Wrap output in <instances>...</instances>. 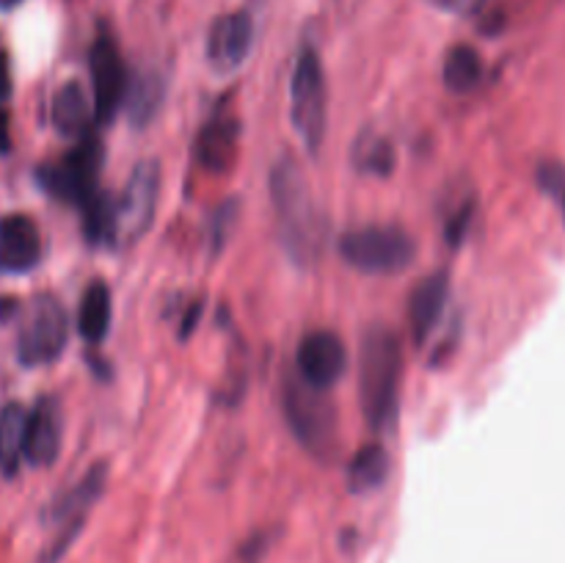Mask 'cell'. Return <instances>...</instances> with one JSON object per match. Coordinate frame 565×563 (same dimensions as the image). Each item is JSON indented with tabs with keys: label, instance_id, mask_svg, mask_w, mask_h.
Here are the masks:
<instances>
[{
	"label": "cell",
	"instance_id": "6da1fadb",
	"mask_svg": "<svg viewBox=\"0 0 565 563\" xmlns=\"http://www.w3.org/2000/svg\"><path fill=\"white\" fill-rule=\"evenodd\" d=\"M270 204H274L279 241L298 268H312L326 246V224L312 196L307 174L292 155H281L270 169Z\"/></svg>",
	"mask_w": 565,
	"mask_h": 563
},
{
	"label": "cell",
	"instance_id": "7a4b0ae2",
	"mask_svg": "<svg viewBox=\"0 0 565 563\" xmlns=\"http://www.w3.org/2000/svg\"><path fill=\"white\" fill-rule=\"evenodd\" d=\"M403 386V346L397 331L379 323L370 326L359 346V403L375 434L397 425Z\"/></svg>",
	"mask_w": 565,
	"mask_h": 563
},
{
	"label": "cell",
	"instance_id": "3957f363",
	"mask_svg": "<svg viewBox=\"0 0 565 563\" xmlns=\"http://www.w3.org/2000/svg\"><path fill=\"white\" fill-rule=\"evenodd\" d=\"M281 408H285L287 428L309 456L326 464L340 456V417L329 392L315 390L298 375H287Z\"/></svg>",
	"mask_w": 565,
	"mask_h": 563
},
{
	"label": "cell",
	"instance_id": "277c9868",
	"mask_svg": "<svg viewBox=\"0 0 565 563\" xmlns=\"http://www.w3.org/2000/svg\"><path fill=\"white\" fill-rule=\"evenodd\" d=\"M342 263L359 274L392 276L406 270L417 257V241L397 224H367L345 232L337 243Z\"/></svg>",
	"mask_w": 565,
	"mask_h": 563
},
{
	"label": "cell",
	"instance_id": "5b68a950",
	"mask_svg": "<svg viewBox=\"0 0 565 563\" xmlns=\"http://www.w3.org/2000/svg\"><path fill=\"white\" fill-rule=\"evenodd\" d=\"M290 119L309 155H318L329 125V88L318 50L301 47L290 81Z\"/></svg>",
	"mask_w": 565,
	"mask_h": 563
},
{
	"label": "cell",
	"instance_id": "8992f818",
	"mask_svg": "<svg viewBox=\"0 0 565 563\" xmlns=\"http://www.w3.org/2000/svg\"><path fill=\"white\" fill-rule=\"evenodd\" d=\"M70 342V315L50 293L33 296L20 320L17 359L22 368H44L58 362Z\"/></svg>",
	"mask_w": 565,
	"mask_h": 563
},
{
	"label": "cell",
	"instance_id": "52a82bcc",
	"mask_svg": "<svg viewBox=\"0 0 565 563\" xmlns=\"http://www.w3.org/2000/svg\"><path fill=\"white\" fill-rule=\"evenodd\" d=\"M103 160H105L103 144H99V138L92 132V136L81 138L77 147L70 149L64 158L39 166L36 182L53 199H61V202L83 208V204L97 193Z\"/></svg>",
	"mask_w": 565,
	"mask_h": 563
},
{
	"label": "cell",
	"instance_id": "ba28073f",
	"mask_svg": "<svg viewBox=\"0 0 565 563\" xmlns=\"http://www.w3.org/2000/svg\"><path fill=\"white\" fill-rule=\"evenodd\" d=\"M105 484H108V464L99 461L88 467L86 475L75 486H70L58 500H53L47 511V522L58 533H55L47 552H44V563H58L64 557V552L70 550V544L77 539L83 524H86V517L94 508V502L103 497Z\"/></svg>",
	"mask_w": 565,
	"mask_h": 563
},
{
	"label": "cell",
	"instance_id": "9c48e42d",
	"mask_svg": "<svg viewBox=\"0 0 565 563\" xmlns=\"http://www.w3.org/2000/svg\"><path fill=\"white\" fill-rule=\"evenodd\" d=\"M88 70H92V103L97 121H110L121 110L127 86H130V72L119 53V44L114 42L108 31H99L88 53Z\"/></svg>",
	"mask_w": 565,
	"mask_h": 563
},
{
	"label": "cell",
	"instance_id": "30bf717a",
	"mask_svg": "<svg viewBox=\"0 0 565 563\" xmlns=\"http://www.w3.org/2000/svg\"><path fill=\"white\" fill-rule=\"evenodd\" d=\"M160 199V163L154 158L141 160L127 180L125 193L116 202L119 213V241L136 243L152 226Z\"/></svg>",
	"mask_w": 565,
	"mask_h": 563
},
{
	"label": "cell",
	"instance_id": "8fae6325",
	"mask_svg": "<svg viewBox=\"0 0 565 563\" xmlns=\"http://www.w3.org/2000/svg\"><path fill=\"white\" fill-rule=\"evenodd\" d=\"M348 370V348L334 331L315 329L301 337L296 351V375L315 390L329 392Z\"/></svg>",
	"mask_w": 565,
	"mask_h": 563
},
{
	"label": "cell",
	"instance_id": "7c38bea8",
	"mask_svg": "<svg viewBox=\"0 0 565 563\" xmlns=\"http://www.w3.org/2000/svg\"><path fill=\"white\" fill-rule=\"evenodd\" d=\"M254 47V20L248 11H230L210 25L207 61L215 72L241 70Z\"/></svg>",
	"mask_w": 565,
	"mask_h": 563
},
{
	"label": "cell",
	"instance_id": "4fadbf2b",
	"mask_svg": "<svg viewBox=\"0 0 565 563\" xmlns=\"http://www.w3.org/2000/svg\"><path fill=\"white\" fill-rule=\"evenodd\" d=\"M42 263V232L25 213L0 219V274H31Z\"/></svg>",
	"mask_w": 565,
	"mask_h": 563
},
{
	"label": "cell",
	"instance_id": "5bb4252c",
	"mask_svg": "<svg viewBox=\"0 0 565 563\" xmlns=\"http://www.w3.org/2000/svg\"><path fill=\"white\" fill-rule=\"evenodd\" d=\"M61 434H64V419H61L58 397L42 395L33 408H28L22 458L31 467H50L61 453Z\"/></svg>",
	"mask_w": 565,
	"mask_h": 563
},
{
	"label": "cell",
	"instance_id": "9a60e30c",
	"mask_svg": "<svg viewBox=\"0 0 565 563\" xmlns=\"http://www.w3.org/2000/svg\"><path fill=\"white\" fill-rule=\"evenodd\" d=\"M237 144H241V121L232 114H215L213 119L204 121L193 144L196 163L210 174H226L237 160Z\"/></svg>",
	"mask_w": 565,
	"mask_h": 563
},
{
	"label": "cell",
	"instance_id": "2e32d148",
	"mask_svg": "<svg viewBox=\"0 0 565 563\" xmlns=\"http://www.w3.org/2000/svg\"><path fill=\"white\" fill-rule=\"evenodd\" d=\"M447 298H450V274L447 270H434L425 279H419V285L412 290V296H408V326H412V337L417 346H425L436 331L441 315H445Z\"/></svg>",
	"mask_w": 565,
	"mask_h": 563
},
{
	"label": "cell",
	"instance_id": "e0dca14e",
	"mask_svg": "<svg viewBox=\"0 0 565 563\" xmlns=\"http://www.w3.org/2000/svg\"><path fill=\"white\" fill-rule=\"evenodd\" d=\"M50 114H53L55 130L64 138H72V141H81V138L92 136V125L97 121L94 103L88 99V94L83 92V86L77 81L64 83L55 92Z\"/></svg>",
	"mask_w": 565,
	"mask_h": 563
},
{
	"label": "cell",
	"instance_id": "ac0fdd59",
	"mask_svg": "<svg viewBox=\"0 0 565 563\" xmlns=\"http://www.w3.org/2000/svg\"><path fill=\"white\" fill-rule=\"evenodd\" d=\"M392 458L381 442H367L351 456L345 469V484L353 495H373L390 480Z\"/></svg>",
	"mask_w": 565,
	"mask_h": 563
},
{
	"label": "cell",
	"instance_id": "d6986e66",
	"mask_svg": "<svg viewBox=\"0 0 565 563\" xmlns=\"http://www.w3.org/2000/svg\"><path fill=\"white\" fill-rule=\"evenodd\" d=\"M397 163L395 144L390 141V136H384L375 127H364L356 138H353L351 147V166L364 177H375V180H386L392 177Z\"/></svg>",
	"mask_w": 565,
	"mask_h": 563
},
{
	"label": "cell",
	"instance_id": "ffe728a7",
	"mask_svg": "<svg viewBox=\"0 0 565 563\" xmlns=\"http://www.w3.org/2000/svg\"><path fill=\"white\" fill-rule=\"evenodd\" d=\"M166 103V81L158 75V72H138V75L130 77V86H127L125 103L121 108L127 110V119H130L132 127H147L152 125L154 116L160 114Z\"/></svg>",
	"mask_w": 565,
	"mask_h": 563
},
{
	"label": "cell",
	"instance_id": "44dd1931",
	"mask_svg": "<svg viewBox=\"0 0 565 563\" xmlns=\"http://www.w3.org/2000/svg\"><path fill=\"white\" fill-rule=\"evenodd\" d=\"M110 318H114V298H110V287L103 279H94L92 285L83 290L81 309H77V331L83 340L92 348L108 337Z\"/></svg>",
	"mask_w": 565,
	"mask_h": 563
},
{
	"label": "cell",
	"instance_id": "7402d4cb",
	"mask_svg": "<svg viewBox=\"0 0 565 563\" xmlns=\"http://www.w3.org/2000/svg\"><path fill=\"white\" fill-rule=\"evenodd\" d=\"M25 423L28 408L22 403L11 401L0 408V472L6 478H14L25 461Z\"/></svg>",
	"mask_w": 565,
	"mask_h": 563
},
{
	"label": "cell",
	"instance_id": "603a6c76",
	"mask_svg": "<svg viewBox=\"0 0 565 563\" xmlns=\"http://www.w3.org/2000/svg\"><path fill=\"white\" fill-rule=\"evenodd\" d=\"M83 235L92 246H116L119 243V213L108 193L97 191L83 204Z\"/></svg>",
	"mask_w": 565,
	"mask_h": 563
},
{
	"label": "cell",
	"instance_id": "cb8c5ba5",
	"mask_svg": "<svg viewBox=\"0 0 565 563\" xmlns=\"http://www.w3.org/2000/svg\"><path fill=\"white\" fill-rule=\"evenodd\" d=\"M441 77H445V86L452 94L475 92L480 86V81H483V59H480V53L472 44H456L445 55Z\"/></svg>",
	"mask_w": 565,
	"mask_h": 563
},
{
	"label": "cell",
	"instance_id": "d4e9b609",
	"mask_svg": "<svg viewBox=\"0 0 565 563\" xmlns=\"http://www.w3.org/2000/svg\"><path fill=\"white\" fill-rule=\"evenodd\" d=\"M472 219H475V196L458 199L456 208L445 215V237L452 248L461 246L469 226H472Z\"/></svg>",
	"mask_w": 565,
	"mask_h": 563
},
{
	"label": "cell",
	"instance_id": "484cf974",
	"mask_svg": "<svg viewBox=\"0 0 565 563\" xmlns=\"http://www.w3.org/2000/svg\"><path fill=\"white\" fill-rule=\"evenodd\" d=\"M235 215H237L235 202H224L218 210H213V215H210L207 243H210V254H213V257L221 252V248H224L232 224H235Z\"/></svg>",
	"mask_w": 565,
	"mask_h": 563
},
{
	"label": "cell",
	"instance_id": "4316f807",
	"mask_svg": "<svg viewBox=\"0 0 565 563\" xmlns=\"http://www.w3.org/2000/svg\"><path fill=\"white\" fill-rule=\"evenodd\" d=\"M539 177L546 193H552V196L565 202V169H557V166H541Z\"/></svg>",
	"mask_w": 565,
	"mask_h": 563
},
{
	"label": "cell",
	"instance_id": "83f0119b",
	"mask_svg": "<svg viewBox=\"0 0 565 563\" xmlns=\"http://www.w3.org/2000/svg\"><path fill=\"white\" fill-rule=\"evenodd\" d=\"M202 312H204L202 298L185 304V309H182V318H180V340H188V337L196 331L199 320H202Z\"/></svg>",
	"mask_w": 565,
	"mask_h": 563
},
{
	"label": "cell",
	"instance_id": "f1b7e54d",
	"mask_svg": "<svg viewBox=\"0 0 565 563\" xmlns=\"http://www.w3.org/2000/svg\"><path fill=\"white\" fill-rule=\"evenodd\" d=\"M428 3H434L436 9L447 11V14L469 17V14H478V11L486 6V0H428Z\"/></svg>",
	"mask_w": 565,
	"mask_h": 563
},
{
	"label": "cell",
	"instance_id": "f546056e",
	"mask_svg": "<svg viewBox=\"0 0 565 563\" xmlns=\"http://www.w3.org/2000/svg\"><path fill=\"white\" fill-rule=\"evenodd\" d=\"M11 147H14V141H11V116L9 110L0 108V158H6Z\"/></svg>",
	"mask_w": 565,
	"mask_h": 563
},
{
	"label": "cell",
	"instance_id": "4dcf8cb0",
	"mask_svg": "<svg viewBox=\"0 0 565 563\" xmlns=\"http://www.w3.org/2000/svg\"><path fill=\"white\" fill-rule=\"evenodd\" d=\"M11 97V64L9 55L0 50V105Z\"/></svg>",
	"mask_w": 565,
	"mask_h": 563
},
{
	"label": "cell",
	"instance_id": "1f68e13d",
	"mask_svg": "<svg viewBox=\"0 0 565 563\" xmlns=\"http://www.w3.org/2000/svg\"><path fill=\"white\" fill-rule=\"evenodd\" d=\"M17 301L14 298H0V320H9V318H14L17 315Z\"/></svg>",
	"mask_w": 565,
	"mask_h": 563
},
{
	"label": "cell",
	"instance_id": "d6a6232c",
	"mask_svg": "<svg viewBox=\"0 0 565 563\" xmlns=\"http://www.w3.org/2000/svg\"><path fill=\"white\" fill-rule=\"evenodd\" d=\"M22 0H0V9H14V6H20Z\"/></svg>",
	"mask_w": 565,
	"mask_h": 563
}]
</instances>
